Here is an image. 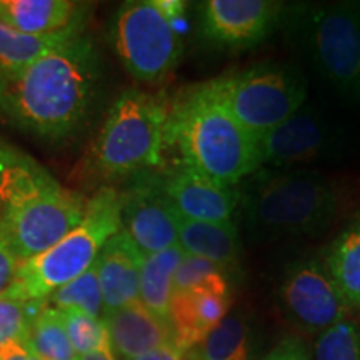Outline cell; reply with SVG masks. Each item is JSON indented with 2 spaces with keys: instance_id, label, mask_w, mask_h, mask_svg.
Wrapping results in <instances>:
<instances>
[{
  "instance_id": "1",
  "label": "cell",
  "mask_w": 360,
  "mask_h": 360,
  "mask_svg": "<svg viewBox=\"0 0 360 360\" xmlns=\"http://www.w3.org/2000/svg\"><path fill=\"white\" fill-rule=\"evenodd\" d=\"M101 77L97 47L82 34L20 72L0 75V117L42 141H65L87 120Z\"/></svg>"
},
{
  "instance_id": "14",
  "label": "cell",
  "mask_w": 360,
  "mask_h": 360,
  "mask_svg": "<svg viewBox=\"0 0 360 360\" xmlns=\"http://www.w3.org/2000/svg\"><path fill=\"white\" fill-rule=\"evenodd\" d=\"M231 294L225 274H215L188 290L172 292L169 323L172 342L191 352L229 315Z\"/></svg>"
},
{
  "instance_id": "24",
  "label": "cell",
  "mask_w": 360,
  "mask_h": 360,
  "mask_svg": "<svg viewBox=\"0 0 360 360\" xmlns=\"http://www.w3.org/2000/svg\"><path fill=\"white\" fill-rule=\"evenodd\" d=\"M27 342L39 360H79L57 309L45 304L29 327Z\"/></svg>"
},
{
  "instance_id": "9",
  "label": "cell",
  "mask_w": 360,
  "mask_h": 360,
  "mask_svg": "<svg viewBox=\"0 0 360 360\" xmlns=\"http://www.w3.org/2000/svg\"><path fill=\"white\" fill-rule=\"evenodd\" d=\"M112 47L137 82L155 84L177 67L184 52L179 20L170 19L159 0H130L115 12Z\"/></svg>"
},
{
  "instance_id": "31",
  "label": "cell",
  "mask_w": 360,
  "mask_h": 360,
  "mask_svg": "<svg viewBox=\"0 0 360 360\" xmlns=\"http://www.w3.org/2000/svg\"><path fill=\"white\" fill-rule=\"evenodd\" d=\"M259 360H312L307 347L297 337H283L272 350Z\"/></svg>"
},
{
  "instance_id": "17",
  "label": "cell",
  "mask_w": 360,
  "mask_h": 360,
  "mask_svg": "<svg viewBox=\"0 0 360 360\" xmlns=\"http://www.w3.org/2000/svg\"><path fill=\"white\" fill-rule=\"evenodd\" d=\"M102 319L117 360H134L174 344L170 323L152 314L139 300Z\"/></svg>"
},
{
  "instance_id": "26",
  "label": "cell",
  "mask_w": 360,
  "mask_h": 360,
  "mask_svg": "<svg viewBox=\"0 0 360 360\" xmlns=\"http://www.w3.org/2000/svg\"><path fill=\"white\" fill-rule=\"evenodd\" d=\"M57 310L62 315L67 335H69L72 347H74L79 357L94 352H103V350H112L103 319L92 317V315L74 309Z\"/></svg>"
},
{
  "instance_id": "20",
  "label": "cell",
  "mask_w": 360,
  "mask_h": 360,
  "mask_svg": "<svg viewBox=\"0 0 360 360\" xmlns=\"http://www.w3.org/2000/svg\"><path fill=\"white\" fill-rule=\"evenodd\" d=\"M323 265L349 309H360V217L332 240Z\"/></svg>"
},
{
  "instance_id": "25",
  "label": "cell",
  "mask_w": 360,
  "mask_h": 360,
  "mask_svg": "<svg viewBox=\"0 0 360 360\" xmlns=\"http://www.w3.org/2000/svg\"><path fill=\"white\" fill-rule=\"evenodd\" d=\"M47 305L53 309H74L80 312L92 315V317L102 319L103 317V299L101 283H98L97 267L96 262L94 265L70 281L60 289H57L53 294L49 297Z\"/></svg>"
},
{
  "instance_id": "34",
  "label": "cell",
  "mask_w": 360,
  "mask_h": 360,
  "mask_svg": "<svg viewBox=\"0 0 360 360\" xmlns=\"http://www.w3.org/2000/svg\"><path fill=\"white\" fill-rule=\"evenodd\" d=\"M79 360H117L112 350H103V352H94L84 357H79Z\"/></svg>"
},
{
  "instance_id": "35",
  "label": "cell",
  "mask_w": 360,
  "mask_h": 360,
  "mask_svg": "<svg viewBox=\"0 0 360 360\" xmlns=\"http://www.w3.org/2000/svg\"><path fill=\"white\" fill-rule=\"evenodd\" d=\"M359 330H360V328H359Z\"/></svg>"
},
{
  "instance_id": "18",
  "label": "cell",
  "mask_w": 360,
  "mask_h": 360,
  "mask_svg": "<svg viewBox=\"0 0 360 360\" xmlns=\"http://www.w3.org/2000/svg\"><path fill=\"white\" fill-rule=\"evenodd\" d=\"M87 6L70 0H0V20L29 35L84 29Z\"/></svg>"
},
{
  "instance_id": "7",
  "label": "cell",
  "mask_w": 360,
  "mask_h": 360,
  "mask_svg": "<svg viewBox=\"0 0 360 360\" xmlns=\"http://www.w3.org/2000/svg\"><path fill=\"white\" fill-rule=\"evenodd\" d=\"M285 22L322 82L342 102L360 110V4L297 6Z\"/></svg>"
},
{
  "instance_id": "16",
  "label": "cell",
  "mask_w": 360,
  "mask_h": 360,
  "mask_svg": "<svg viewBox=\"0 0 360 360\" xmlns=\"http://www.w3.org/2000/svg\"><path fill=\"white\" fill-rule=\"evenodd\" d=\"M143 257L146 255L122 229L98 252L96 267L103 299V315L137 302Z\"/></svg>"
},
{
  "instance_id": "22",
  "label": "cell",
  "mask_w": 360,
  "mask_h": 360,
  "mask_svg": "<svg viewBox=\"0 0 360 360\" xmlns=\"http://www.w3.org/2000/svg\"><path fill=\"white\" fill-rule=\"evenodd\" d=\"M182 255L180 247L174 245L143 257L139 302L165 322H169L174 274Z\"/></svg>"
},
{
  "instance_id": "3",
  "label": "cell",
  "mask_w": 360,
  "mask_h": 360,
  "mask_svg": "<svg viewBox=\"0 0 360 360\" xmlns=\"http://www.w3.org/2000/svg\"><path fill=\"white\" fill-rule=\"evenodd\" d=\"M169 146L179 148L180 160L229 187L260 169L259 139L225 107L212 80L170 103Z\"/></svg>"
},
{
  "instance_id": "15",
  "label": "cell",
  "mask_w": 360,
  "mask_h": 360,
  "mask_svg": "<svg viewBox=\"0 0 360 360\" xmlns=\"http://www.w3.org/2000/svg\"><path fill=\"white\" fill-rule=\"evenodd\" d=\"M160 187L182 219L200 222H232L238 210V188L207 177L180 160L167 172L159 174Z\"/></svg>"
},
{
  "instance_id": "33",
  "label": "cell",
  "mask_w": 360,
  "mask_h": 360,
  "mask_svg": "<svg viewBox=\"0 0 360 360\" xmlns=\"http://www.w3.org/2000/svg\"><path fill=\"white\" fill-rule=\"evenodd\" d=\"M188 352H182V350L175 347L174 344L165 345V347H160L157 350H152L142 357H137L134 360H187Z\"/></svg>"
},
{
  "instance_id": "10",
  "label": "cell",
  "mask_w": 360,
  "mask_h": 360,
  "mask_svg": "<svg viewBox=\"0 0 360 360\" xmlns=\"http://www.w3.org/2000/svg\"><path fill=\"white\" fill-rule=\"evenodd\" d=\"M260 169H305L337 164L354 154L344 125L305 102L294 115L259 137Z\"/></svg>"
},
{
  "instance_id": "30",
  "label": "cell",
  "mask_w": 360,
  "mask_h": 360,
  "mask_svg": "<svg viewBox=\"0 0 360 360\" xmlns=\"http://www.w3.org/2000/svg\"><path fill=\"white\" fill-rule=\"evenodd\" d=\"M20 264L22 260L17 257L15 250L8 244L7 238L0 233V295H4L11 289Z\"/></svg>"
},
{
  "instance_id": "27",
  "label": "cell",
  "mask_w": 360,
  "mask_h": 360,
  "mask_svg": "<svg viewBox=\"0 0 360 360\" xmlns=\"http://www.w3.org/2000/svg\"><path fill=\"white\" fill-rule=\"evenodd\" d=\"M312 360H360V330L345 319L317 335Z\"/></svg>"
},
{
  "instance_id": "11",
  "label": "cell",
  "mask_w": 360,
  "mask_h": 360,
  "mask_svg": "<svg viewBox=\"0 0 360 360\" xmlns=\"http://www.w3.org/2000/svg\"><path fill=\"white\" fill-rule=\"evenodd\" d=\"M278 295L289 321L309 335H321L349 319V305L326 265L315 259L290 264L283 274Z\"/></svg>"
},
{
  "instance_id": "19",
  "label": "cell",
  "mask_w": 360,
  "mask_h": 360,
  "mask_svg": "<svg viewBox=\"0 0 360 360\" xmlns=\"http://www.w3.org/2000/svg\"><path fill=\"white\" fill-rule=\"evenodd\" d=\"M177 245L184 255L209 260L225 270L233 267L240 255V236L233 222L180 219Z\"/></svg>"
},
{
  "instance_id": "23",
  "label": "cell",
  "mask_w": 360,
  "mask_h": 360,
  "mask_svg": "<svg viewBox=\"0 0 360 360\" xmlns=\"http://www.w3.org/2000/svg\"><path fill=\"white\" fill-rule=\"evenodd\" d=\"M252 328L244 314H229L200 344V360H249Z\"/></svg>"
},
{
  "instance_id": "32",
  "label": "cell",
  "mask_w": 360,
  "mask_h": 360,
  "mask_svg": "<svg viewBox=\"0 0 360 360\" xmlns=\"http://www.w3.org/2000/svg\"><path fill=\"white\" fill-rule=\"evenodd\" d=\"M0 360H39V357L34 354L25 339L0 345Z\"/></svg>"
},
{
  "instance_id": "29",
  "label": "cell",
  "mask_w": 360,
  "mask_h": 360,
  "mask_svg": "<svg viewBox=\"0 0 360 360\" xmlns=\"http://www.w3.org/2000/svg\"><path fill=\"white\" fill-rule=\"evenodd\" d=\"M225 272H227V270L209 262V260L192 257V255H182V259H180L174 274L172 292L188 290L192 289V287L199 285L200 282H204L205 278H209L210 276Z\"/></svg>"
},
{
  "instance_id": "21",
  "label": "cell",
  "mask_w": 360,
  "mask_h": 360,
  "mask_svg": "<svg viewBox=\"0 0 360 360\" xmlns=\"http://www.w3.org/2000/svg\"><path fill=\"white\" fill-rule=\"evenodd\" d=\"M84 34V29L53 35H29L0 20V75H11Z\"/></svg>"
},
{
  "instance_id": "28",
  "label": "cell",
  "mask_w": 360,
  "mask_h": 360,
  "mask_svg": "<svg viewBox=\"0 0 360 360\" xmlns=\"http://www.w3.org/2000/svg\"><path fill=\"white\" fill-rule=\"evenodd\" d=\"M45 302H25L13 297L0 295V345L13 340H25L34 317Z\"/></svg>"
},
{
  "instance_id": "13",
  "label": "cell",
  "mask_w": 360,
  "mask_h": 360,
  "mask_svg": "<svg viewBox=\"0 0 360 360\" xmlns=\"http://www.w3.org/2000/svg\"><path fill=\"white\" fill-rule=\"evenodd\" d=\"M283 8L270 0H207L200 4V32L219 47H252L276 29Z\"/></svg>"
},
{
  "instance_id": "6",
  "label": "cell",
  "mask_w": 360,
  "mask_h": 360,
  "mask_svg": "<svg viewBox=\"0 0 360 360\" xmlns=\"http://www.w3.org/2000/svg\"><path fill=\"white\" fill-rule=\"evenodd\" d=\"M120 207L119 191L98 188L87 200L82 220L49 249L22 262L4 295L25 302H47L53 292L94 265L105 242L122 229Z\"/></svg>"
},
{
  "instance_id": "2",
  "label": "cell",
  "mask_w": 360,
  "mask_h": 360,
  "mask_svg": "<svg viewBox=\"0 0 360 360\" xmlns=\"http://www.w3.org/2000/svg\"><path fill=\"white\" fill-rule=\"evenodd\" d=\"M87 200L0 137V233L22 262L69 233L82 220Z\"/></svg>"
},
{
  "instance_id": "5",
  "label": "cell",
  "mask_w": 360,
  "mask_h": 360,
  "mask_svg": "<svg viewBox=\"0 0 360 360\" xmlns=\"http://www.w3.org/2000/svg\"><path fill=\"white\" fill-rule=\"evenodd\" d=\"M170 102L162 94L124 90L90 143L85 167L96 179L139 177L164 164Z\"/></svg>"
},
{
  "instance_id": "4",
  "label": "cell",
  "mask_w": 360,
  "mask_h": 360,
  "mask_svg": "<svg viewBox=\"0 0 360 360\" xmlns=\"http://www.w3.org/2000/svg\"><path fill=\"white\" fill-rule=\"evenodd\" d=\"M238 188V210L257 240L319 238L339 212L334 186L312 169H259Z\"/></svg>"
},
{
  "instance_id": "8",
  "label": "cell",
  "mask_w": 360,
  "mask_h": 360,
  "mask_svg": "<svg viewBox=\"0 0 360 360\" xmlns=\"http://www.w3.org/2000/svg\"><path fill=\"white\" fill-rule=\"evenodd\" d=\"M212 82L225 107L257 139L294 115L309 96L304 72L282 62L255 64Z\"/></svg>"
},
{
  "instance_id": "12",
  "label": "cell",
  "mask_w": 360,
  "mask_h": 360,
  "mask_svg": "<svg viewBox=\"0 0 360 360\" xmlns=\"http://www.w3.org/2000/svg\"><path fill=\"white\" fill-rule=\"evenodd\" d=\"M120 224L143 255L155 254L179 242L180 215L165 192L159 177L148 172L134 177L127 191L120 192Z\"/></svg>"
}]
</instances>
